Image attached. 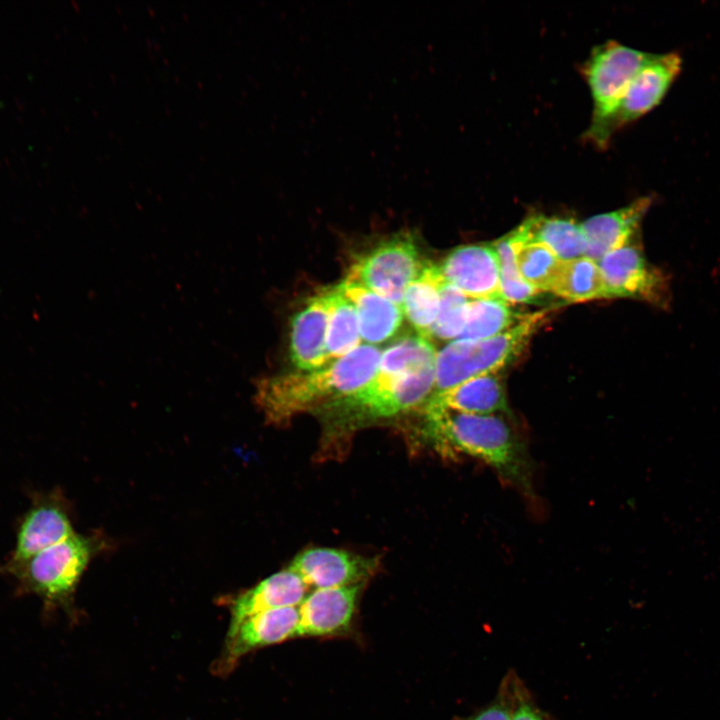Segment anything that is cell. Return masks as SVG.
I'll use <instances>...</instances> for the list:
<instances>
[{
	"label": "cell",
	"mask_w": 720,
	"mask_h": 720,
	"mask_svg": "<svg viewBox=\"0 0 720 720\" xmlns=\"http://www.w3.org/2000/svg\"><path fill=\"white\" fill-rule=\"evenodd\" d=\"M380 357L377 347L360 345L317 370L261 377L255 383L254 400L267 423L287 424L300 413H313L366 385L375 376Z\"/></svg>",
	"instance_id": "cell-1"
},
{
	"label": "cell",
	"mask_w": 720,
	"mask_h": 720,
	"mask_svg": "<svg viewBox=\"0 0 720 720\" xmlns=\"http://www.w3.org/2000/svg\"><path fill=\"white\" fill-rule=\"evenodd\" d=\"M421 434L439 452L481 459L513 485L531 490L527 449L502 414H469L424 404Z\"/></svg>",
	"instance_id": "cell-2"
},
{
	"label": "cell",
	"mask_w": 720,
	"mask_h": 720,
	"mask_svg": "<svg viewBox=\"0 0 720 720\" xmlns=\"http://www.w3.org/2000/svg\"><path fill=\"white\" fill-rule=\"evenodd\" d=\"M436 362L405 373L377 371L356 392L331 401L313 413L322 426V448L344 443L358 430L425 404L435 387Z\"/></svg>",
	"instance_id": "cell-3"
},
{
	"label": "cell",
	"mask_w": 720,
	"mask_h": 720,
	"mask_svg": "<svg viewBox=\"0 0 720 720\" xmlns=\"http://www.w3.org/2000/svg\"><path fill=\"white\" fill-rule=\"evenodd\" d=\"M548 310L523 315L503 333L481 340H454L436 356L434 393L442 392L473 377L498 372L524 349L543 325Z\"/></svg>",
	"instance_id": "cell-4"
},
{
	"label": "cell",
	"mask_w": 720,
	"mask_h": 720,
	"mask_svg": "<svg viewBox=\"0 0 720 720\" xmlns=\"http://www.w3.org/2000/svg\"><path fill=\"white\" fill-rule=\"evenodd\" d=\"M425 265L415 238L409 233H398L359 256L347 279L401 306L407 287Z\"/></svg>",
	"instance_id": "cell-5"
},
{
	"label": "cell",
	"mask_w": 720,
	"mask_h": 720,
	"mask_svg": "<svg viewBox=\"0 0 720 720\" xmlns=\"http://www.w3.org/2000/svg\"><path fill=\"white\" fill-rule=\"evenodd\" d=\"M680 70L679 54H655L631 80L612 112L599 125L586 130L585 141L599 149L606 148L617 131L662 101Z\"/></svg>",
	"instance_id": "cell-6"
},
{
	"label": "cell",
	"mask_w": 720,
	"mask_h": 720,
	"mask_svg": "<svg viewBox=\"0 0 720 720\" xmlns=\"http://www.w3.org/2000/svg\"><path fill=\"white\" fill-rule=\"evenodd\" d=\"M654 55L614 40L592 49L581 68L593 102L588 128L599 125L612 112L631 80Z\"/></svg>",
	"instance_id": "cell-7"
},
{
	"label": "cell",
	"mask_w": 720,
	"mask_h": 720,
	"mask_svg": "<svg viewBox=\"0 0 720 720\" xmlns=\"http://www.w3.org/2000/svg\"><path fill=\"white\" fill-rule=\"evenodd\" d=\"M91 555L88 539L73 534L39 552L16 570L25 587L48 604L65 603L75 589Z\"/></svg>",
	"instance_id": "cell-8"
},
{
	"label": "cell",
	"mask_w": 720,
	"mask_h": 720,
	"mask_svg": "<svg viewBox=\"0 0 720 720\" xmlns=\"http://www.w3.org/2000/svg\"><path fill=\"white\" fill-rule=\"evenodd\" d=\"M609 297H628L667 308L671 300L670 280L649 263L642 251L630 244L598 261Z\"/></svg>",
	"instance_id": "cell-9"
},
{
	"label": "cell",
	"mask_w": 720,
	"mask_h": 720,
	"mask_svg": "<svg viewBox=\"0 0 720 720\" xmlns=\"http://www.w3.org/2000/svg\"><path fill=\"white\" fill-rule=\"evenodd\" d=\"M444 280L469 299H503L498 255L493 243L452 250L438 265Z\"/></svg>",
	"instance_id": "cell-10"
},
{
	"label": "cell",
	"mask_w": 720,
	"mask_h": 720,
	"mask_svg": "<svg viewBox=\"0 0 720 720\" xmlns=\"http://www.w3.org/2000/svg\"><path fill=\"white\" fill-rule=\"evenodd\" d=\"M307 587L315 589L359 585L376 568V560L344 550L327 547L309 548L290 563Z\"/></svg>",
	"instance_id": "cell-11"
},
{
	"label": "cell",
	"mask_w": 720,
	"mask_h": 720,
	"mask_svg": "<svg viewBox=\"0 0 720 720\" xmlns=\"http://www.w3.org/2000/svg\"><path fill=\"white\" fill-rule=\"evenodd\" d=\"M298 606L271 609L252 615L227 634L224 654L218 666L230 671L245 654L257 648L297 636Z\"/></svg>",
	"instance_id": "cell-12"
},
{
	"label": "cell",
	"mask_w": 720,
	"mask_h": 720,
	"mask_svg": "<svg viewBox=\"0 0 720 720\" xmlns=\"http://www.w3.org/2000/svg\"><path fill=\"white\" fill-rule=\"evenodd\" d=\"M360 585L315 589L299 609L297 636H334L346 633L353 619Z\"/></svg>",
	"instance_id": "cell-13"
},
{
	"label": "cell",
	"mask_w": 720,
	"mask_h": 720,
	"mask_svg": "<svg viewBox=\"0 0 720 720\" xmlns=\"http://www.w3.org/2000/svg\"><path fill=\"white\" fill-rule=\"evenodd\" d=\"M326 289L310 297L291 320L289 355L300 371H313L331 363L326 351L329 323Z\"/></svg>",
	"instance_id": "cell-14"
},
{
	"label": "cell",
	"mask_w": 720,
	"mask_h": 720,
	"mask_svg": "<svg viewBox=\"0 0 720 720\" xmlns=\"http://www.w3.org/2000/svg\"><path fill=\"white\" fill-rule=\"evenodd\" d=\"M652 200L651 196H644L620 209L592 216L580 223L586 240L585 256L598 262L629 244Z\"/></svg>",
	"instance_id": "cell-15"
},
{
	"label": "cell",
	"mask_w": 720,
	"mask_h": 720,
	"mask_svg": "<svg viewBox=\"0 0 720 720\" xmlns=\"http://www.w3.org/2000/svg\"><path fill=\"white\" fill-rule=\"evenodd\" d=\"M307 590L308 587L302 579L289 568L269 576L233 600L228 633L233 632L242 621L257 613L299 606L307 595Z\"/></svg>",
	"instance_id": "cell-16"
},
{
	"label": "cell",
	"mask_w": 720,
	"mask_h": 720,
	"mask_svg": "<svg viewBox=\"0 0 720 720\" xmlns=\"http://www.w3.org/2000/svg\"><path fill=\"white\" fill-rule=\"evenodd\" d=\"M508 235L514 244L544 245L564 262L583 257L586 252L581 226L569 218L532 215Z\"/></svg>",
	"instance_id": "cell-17"
},
{
	"label": "cell",
	"mask_w": 720,
	"mask_h": 720,
	"mask_svg": "<svg viewBox=\"0 0 720 720\" xmlns=\"http://www.w3.org/2000/svg\"><path fill=\"white\" fill-rule=\"evenodd\" d=\"M425 404L477 415L510 414L498 372L479 375L445 391L432 393Z\"/></svg>",
	"instance_id": "cell-18"
},
{
	"label": "cell",
	"mask_w": 720,
	"mask_h": 720,
	"mask_svg": "<svg viewBox=\"0 0 720 720\" xmlns=\"http://www.w3.org/2000/svg\"><path fill=\"white\" fill-rule=\"evenodd\" d=\"M338 287L356 309L360 335L365 342L382 343L398 331L403 321L399 305L347 278Z\"/></svg>",
	"instance_id": "cell-19"
},
{
	"label": "cell",
	"mask_w": 720,
	"mask_h": 720,
	"mask_svg": "<svg viewBox=\"0 0 720 720\" xmlns=\"http://www.w3.org/2000/svg\"><path fill=\"white\" fill-rule=\"evenodd\" d=\"M74 534L63 510L53 504H41L26 515L18 532L12 563L18 567L39 552Z\"/></svg>",
	"instance_id": "cell-20"
},
{
	"label": "cell",
	"mask_w": 720,
	"mask_h": 720,
	"mask_svg": "<svg viewBox=\"0 0 720 720\" xmlns=\"http://www.w3.org/2000/svg\"><path fill=\"white\" fill-rule=\"evenodd\" d=\"M442 277L438 265L426 263L419 276L407 287L401 308L417 330L428 337L438 315Z\"/></svg>",
	"instance_id": "cell-21"
},
{
	"label": "cell",
	"mask_w": 720,
	"mask_h": 720,
	"mask_svg": "<svg viewBox=\"0 0 720 720\" xmlns=\"http://www.w3.org/2000/svg\"><path fill=\"white\" fill-rule=\"evenodd\" d=\"M329 301V323L326 337V351L330 362L340 359L358 346L361 335L356 309L342 293L338 285L327 288Z\"/></svg>",
	"instance_id": "cell-22"
},
{
	"label": "cell",
	"mask_w": 720,
	"mask_h": 720,
	"mask_svg": "<svg viewBox=\"0 0 720 720\" xmlns=\"http://www.w3.org/2000/svg\"><path fill=\"white\" fill-rule=\"evenodd\" d=\"M550 293L570 302L609 298L598 262L586 256L563 262Z\"/></svg>",
	"instance_id": "cell-23"
},
{
	"label": "cell",
	"mask_w": 720,
	"mask_h": 720,
	"mask_svg": "<svg viewBox=\"0 0 720 720\" xmlns=\"http://www.w3.org/2000/svg\"><path fill=\"white\" fill-rule=\"evenodd\" d=\"M521 318L505 300L470 299L466 324L457 340H481L497 336Z\"/></svg>",
	"instance_id": "cell-24"
},
{
	"label": "cell",
	"mask_w": 720,
	"mask_h": 720,
	"mask_svg": "<svg viewBox=\"0 0 720 720\" xmlns=\"http://www.w3.org/2000/svg\"><path fill=\"white\" fill-rule=\"evenodd\" d=\"M512 245L521 277L537 291L550 293L564 261L541 244L512 243Z\"/></svg>",
	"instance_id": "cell-25"
},
{
	"label": "cell",
	"mask_w": 720,
	"mask_h": 720,
	"mask_svg": "<svg viewBox=\"0 0 720 720\" xmlns=\"http://www.w3.org/2000/svg\"><path fill=\"white\" fill-rule=\"evenodd\" d=\"M436 356L435 348L428 337L420 334L407 335L381 354L377 371L387 373L416 371L435 363Z\"/></svg>",
	"instance_id": "cell-26"
},
{
	"label": "cell",
	"mask_w": 720,
	"mask_h": 720,
	"mask_svg": "<svg viewBox=\"0 0 720 720\" xmlns=\"http://www.w3.org/2000/svg\"><path fill=\"white\" fill-rule=\"evenodd\" d=\"M498 255L500 288L503 299L508 303L535 302L541 292L528 284L519 274L513 245L508 235L493 242Z\"/></svg>",
	"instance_id": "cell-27"
},
{
	"label": "cell",
	"mask_w": 720,
	"mask_h": 720,
	"mask_svg": "<svg viewBox=\"0 0 720 720\" xmlns=\"http://www.w3.org/2000/svg\"><path fill=\"white\" fill-rule=\"evenodd\" d=\"M469 298L445 280L440 286V306L430 335L440 340H457L464 330Z\"/></svg>",
	"instance_id": "cell-28"
},
{
	"label": "cell",
	"mask_w": 720,
	"mask_h": 720,
	"mask_svg": "<svg viewBox=\"0 0 720 720\" xmlns=\"http://www.w3.org/2000/svg\"><path fill=\"white\" fill-rule=\"evenodd\" d=\"M506 676L511 693V720H551L514 672H509Z\"/></svg>",
	"instance_id": "cell-29"
},
{
	"label": "cell",
	"mask_w": 720,
	"mask_h": 720,
	"mask_svg": "<svg viewBox=\"0 0 720 720\" xmlns=\"http://www.w3.org/2000/svg\"><path fill=\"white\" fill-rule=\"evenodd\" d=\"M511 707L510 687L505 676L494 699L467 720H511Z\"/></svg>",
	"instance_id": "cell-30"
}]
</instances>
